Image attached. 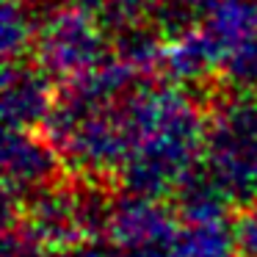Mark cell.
I'll return each instance as SVG.
<instances>
[{
	"label": "cell",
	"instance_id": "1",
	"mask_svg": "<svg viewBox=\"0 0 257 257\" xmlns=\"http://www.w3.org/2000/svg\"><path fill=\"white\" fill-rule=\"evenodd\" d=\"M133 150L119 169L124 194L163 199L202 161L207 119L177 83L141 78L124 100Z\"/></svg>",
	"mask_w": 257,
	"mask_h": 257
},
{
	"label": "cell",
	"instance_id": "2",
	"mask_svg": "<svg viewBox=\"0 0 257 257\" xmlns=\"http://www.w3.org/2000/svg\"><path fill=\"white\" fill-rule=\"evenodd\" d=\"M202 166L232 205H257V94L235 91L207 119Z\"/></svg>",
	"mask_w": 257,
	"mask_h": 257
},
{
	"label": "cell",
	"instance_id": "3",
	"mask_svg": "<svg viewBox=\"0 0 257 257\" xmlns=\"http://www.w3.org/2000/svg\"><path fill=\"white\" fill-rule=\"evenodd\" d=\"M105 25L80 3L58 6L36 28L34 58L53 78L75 80L111 58Z\"/></svg>",
	"mask_w": 257,
	"mask_h": 257
},
{
	"label": "cell",
	"instance_id": "4",
	"mask_svg": "<svg viewBox=\"0 0 257 257\" xmlns=\"http://www.w3.org/2000/svg\"><path fill=\"white\" fill-rule=\"evenodd\" d=\"M64 161L50 139L34 130H9L3 141V180H6V205H25L42 188L58 183Z\"/></svg>",
	"mask_w": 257,
	"mask_h": 257
},
{
	"label": "cell",
	"instance_id": "5",
	"mask_svg": "<svg viewBox=\"0 0 257 257\" xmlns=\"http://www.w3.org/2000/svg\"><path fill=\"white\" fill-rule=\"evenodd\" d=\"M180 216L174 207L163 205L152 196L122 194L113 199L108 240L116 249H139V246L174 243L180 232Z\"/></svg>",
	"mask_w": 257,
	"mask_h": 257
},
{
	"label": "cell",
	"instance_id": "6",
	"mask_svg": "<svg viewBox=\"0 0 257 257\" xmlns=\"http://www.w3.org/2000/svg\"><path fill=\"white\" fill-rule=\"evenodd\" d=\"M50 78L53 75L36 61H6L0 105L9 130H36L47 122L58 97L50 86Z\"/></svg>",
	"mask_w": 257,
	"mask_h": 257
},
{
	"label": "cell",
	"instance_id": "7",
	"mask_svg": "<svg viewBox=\"0 0 257 257\" xmlns=\"http://www.w3.org/2000/svg\"><path fill=\"white\" fill-rule=\"evenodd\" d=\"M213 53L221 58L257 39V0H207L199 25Z\"/></svg>",
	"mask_w": 257,
	"mask_h": 257
},
{
	"label": "cell",
	"instance_id": "8",
	"mask_svg": "<svg viewBox=\"0 0 257 257\" xmlns=\"http://www.w3.org/2000/svg\"><path fill=\"white\" fill-rule=\"evenodd\" d=\"M218 69V58L213 53L210 42L202 36L199 28L185 34L169 36L161 56V72L177 86H191L205 80L207 75Z\"/></svg>",
	"mask_w": 257,
	"mask_h": 257
},
{
	"label": "cell",
	"instance_id": "9",
	"mask_svg": "<svg viewBox=\"0 0 257 257\" xmlns=\"http://www.w3.org/2000/svg\"><path fill=\"white\" fill-rule=\"evenodd\" d=\"M172 196V207L177 210L180 221H224L227 210L232 207V202L224 196V191L210 177V172L202 166V161L180 180Z\"/></svg>",
	"mask_w": 257,
	"mask_h": 257
},
{
	"label": "cell",
	"instance_id": "10",
	"mask_svg": "<svg viewBox=\"0 0 257 257\" xmlns=\"http://www.w3.org/2000/svg\"><path fill=\"white\" fill-rule=\"evenodd\" d=\"M174 257H240L235 227L224 221H183L174 238Z\"/></svg>",
	"mask_w": 257,
	"mask_h": 257
},
{
	"label": "cell",
	"instance_id": "11",
	"mask_svg": "<svg viewBox=\"0 0 257 257\" xmlns=\"http://www.w3.org/2000/svg\"><path fill=\"white\" fill-rule=\"evenodd\" d=\"M161 34L163 31L150 20L113 31V58L124 61L141 75L161 69V56L163 45H166V42H161Z\"/></svg>",
	"mask_w": 257,
	"mask_h": 257
},
{
	"label": "cell",
	"instance_id": "12",
	"mask_svg": "<svg viewBox=\"0 0 257 257\" xmlns=\"http://www.w3.org/2000/svg\"><path fill=\"white\" fill-rule=\"evenodd\" d=\"M28 3L23 0H6L3 12H0V47H3V58L6 61H17L28 47H34L36 28L39 23L34 20Z\"/></svg>",
	"mask_w": 257,
	"mask_h": 257
},
{
	"label": "cell",
	"instance_id": "13",
	"mask_svg": "<svg viewBox=\"0 0 257 257\" xmlns=\"http://www.w3.org/2000/svg\"><path fill=\"white\" fill-rule=\"evenodd\" d=\"M86 12H91L105 28L119 31L133 23L152 20L158 0H78Z\"/></svg>",
	"mask_w": 257,
	"mask_h": 257
},
{
	"label": "cell",
	"instance_id": "14",
	"mask_svg": "<svg viewBox=\"0 0 257 257\" xmlns=\"http://www.w3.org/2000/svg\"><path fill=\"white\" fill-rule=\"evenodd\" d=\"M221 78L232 91L257 94V39L221 58Z\"/></svg>",
	"mask_w": 257,
	"mask_h": 257
},
{
	"label": "cell",
	"instance_id": "15",
	"mask_svg": "<svg viewBox=\"0 0 257 257\" xmlns=\"http://www.w3.org/2000/svg\"><path fill=\"white\" fill-rule=\"evenodd\" d=\"M3 257H75L72 246H45L36 238H31L20 224H9L6 227V249Z\"/></svg>",
	"mask_w": 257,
	"mask_h": 257
},
{
	"label": "cell",
	"instance_id": "16",
	"mask_svg": "<svg viewBox=\"0 0 257 257\" xmlns=\"http://www.w3.org/2000/svg\"><path fill=\"white\" fill-rule=\"evenodd\" d=\"M235 238H238L240 257H257V205L246 207V213L238 218Z\"/></svg>",
	"mask_w": 257,
	"mask_h": 257
},
{
	"label": "cell",
	"instance_id": "17",
	"mask_svg": "<svg viewBox=\"0 0 257 257\" xmlns=\"http://www.w3.org/2000/svg\"><path fill=\"white\" fill-rule=\"evenodd\" d=\"M23 3H28V6L39 9V6H58L61 0H23Z\"/></svg>",
	"mask_w": 257,
	"mask_h": 257
}]
</instances>
